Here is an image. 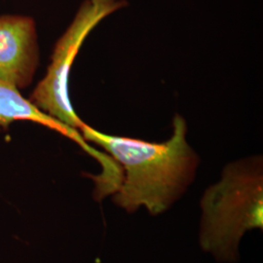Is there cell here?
Here are the masks:
<instances>
[{
    "label": "cell",
    "instance_id": "2",
    "mask_svg": "<svg viewBox=\"0 0 263 263\" xmlns=\"http://www.w3.org/2000/svg\"><path fill=\"white\" fill-rule=\"evenodd\" d=\"M200 243L220 261H235L245 233L263 226L262 157L228 164L201 200Z\"/></svg>",
    "mask_w": 263,
    "mask_h": 263
},
{
    "label": "cell",
    "instance_id": "3",
    "mask_svg": "<svg viewBox=\"0 0 263 263\" xmlns=\"http://www.w3.org/2000/svg\"><path fill=\"white\" fill-rule=\"evenodd\" d=\"M127 5L125 0H85L70 26L57 41L46 76L30 95L32 104L61 122L79 129L83 121L76 114L68 94L71 67L90 32L104 18Z\"/></svg>",
    "mask_w": 263,
    "mask_h": 263
},
{
    "label": "cell",
    "instance_id": "5",
    "mask_svg": "<svg viewBox=\"0 0 263 263\" xmlns=\"http://www.w3.org/2000/svg\"><path fill=\"white\" fill-rule=\"evenodd\" d=\"M15 121H29L45 126L76 142L83 151L97 160L106 174L115 169L116 163L106 152L96 149L86 141L81 133L49 115L22 96L19 89L0 79V128L7 129Z\"/></svg>",
    "mask_w": 263,
    "mask_h": 263
},
{
    "label": "cell",
    "instance_id": "4",
    "mask_svg": "<svg viewBox=\"0 0 263 263\" xmlns=\"http://www.w3.org/2000/svg\"><path fill=\"white\" fill-rule=\"evenodd\" d=\"M39 63L37 33L32 18L0 16V79L19 90L31 83Z\"/></svg>",
    "mask_w": 263,
    "mask_h": 263
},
{
    "label": "cell",
    "instance_id": "1",
    "mask_svg": "<svg viewBox=\"0 0 263 263\" xmlns=\"http://www.w3.org/2000/svg\"><path fill=\"white\" fill-rule=\"evenodd\" d=\"M79 132L115 160L123 179L113 201L127 212L144 207L155 216L165 212L195 179L199 157L186 140L187 123L176 114L168 141L149 142L108 135L82 123Z\"/></svg>",
    "mask_w": 263,
    "mask_h": 263
}]
</instances>
